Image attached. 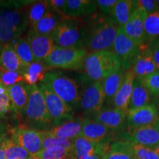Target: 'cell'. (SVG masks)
Wrapping results in <instances>:
<instances>
[{
    "mask_svg": "<svg viewBox=\"0 0 159 159\" xmlns=\"http://www.w3.org/2000/svg\"><path fill=\"white\" fill-rule=\"evenodd\" d=\"M80 136L91 142L106 145H111L116 141V134L103 125L89 118L83 119Z\"/></svg>",
    "mask_w": 159,
    "mask_h": 159,
    "instance_id": "13",
    "label": "cell"
},
{
    "mask_svg": "<svg viewBox=\"0 0 159 159\" xmlns=\"http://www.w3.org/2000/svg\"><path fill=\"white\" fill-rule=\"evenodd\" d=\"M37 85L43 95L52 127L57 126L74 119V111L63 99L52 92L42 83H39Z\"/></svg>",
    "mask_w": 159,
    "mask_h": 159,
    "instance_id": "8",
    "label": "cell"
},
{
    "mask_svg": "<svg viewBox=\"0 0 159 159\" xmlns=\"http://www.w3.org/2000/svg\"><path fill=\"white\" fill-rule=\"evenodd\" d=\"M152 97L148 89L144 87L141 80L138 78L135 79L132 94H131L128 111L142 108L145 105L152 102Z\"/></svg>",
    "mask_w": 159,
    "mask_h": 159,
    "instance_id": "28",
    "label": "cell"
},
{
    "mask_svg": "<svg viewBox=\"0 0 159 159\" xmlns=\"http://www.w3.org/2000/svg\"><path fill=\"white\" fill-rule=\"evenodd\" d=\"M41 83L63 99L73 111L80 107L82 94L80 91L79 85L74 79L61 71H52L46 73Z\"/></svg>",
    "mask_w": 159,
    "mask_h": 159,
    "instance_id": "5",
    "label": "cell"
},
{
    "mask_svg": "<svg viewBox=\"0 0 159 159\" xmlns=\"http://www.w3.org/2000/svg\"><path fill=\"white\" fill-rule=\"evenodd\" d=\"M105 156H101V155H91V156H87L83 158V159H104Z\"/></svg>",
    "mask_w": 159,
    "mask_h": 159,
    "instance_id": "46",
    "label": "cell"
},
{
    "mask_svg": "<svg viewBox=\"0 0 159 159\" xmlns=\"http://www.w3.org/2000/svg\"><path fill=\"white\" fill-rule=\"evenodd\" d=\"M152 43H153V42H152ZM154 43H156V44H158V45L159 46V39H157L156 41H154Z\"/></svg>",
    "mask_w": 159,
    "mask_h": 159,
    "instance_id": "53",
    "label": "cell"
},
{
    "mask_svg": "<svg viewBox=\"0 0 159 159\" xmlns=\"http://www.w3.org/2000/svg\"><path fill=\"white\" fill-rule=\"evenodd\" d=\"M6 91V87L2 84V83L0 80V92H3V91Z\"/></svg>",
    "mask_w": 159,
    "mask_h": 159,
    "instance_id": "50",
    "label": "cell"
},
{
    "mask_svg": "<svg viewBox=\"0 0 159 159\" xmlns=\"http://www.w3.org/2000/svg\"><path fill=\"white\" fill-rule=\"evenodd\" d=\"M116 2L117 0H97L96 1L97 9L102 14L108 16H110Z\"/></svg>",
    "mask_w": 159,
    "mask_h": 159,
    "instance_id": "41",
    "label": "cell"
},
{
    "mask_svg": "<svg viewBox=\"0 0 159 159\" xmlns=\"http://www.w3.org/2000/svg\"><path fill=\"white\" fill-rule=\"evenodd\" d=\"M6 159H30L32 156L25 149L13 142L11 138H6L2 143Z\"/></svg>",
    "mask_w": 159,
    "mask_h": 159,
    "instance_id": "33",
    "label": "cell"
},
{
    "mask_svg": "<svg viewBox=\"0 0 159 159\" xmlns=\"http://www.w3.org/2000/svg\"><path fill=\"white\" fill-rule=\"evenodd\" d=\"M125 72L126 71L121 67L119 70L111 74L102 80V84L105 97V102L108 104H112L113 99L124 80Z\"/></svg>",
    "mask_w": 159,
    "mask_h": 159,
    "instance_id": "27",
    "label": "cell"
},
{
    "mask_svg": "<svg viewBox=\"0 0 159 159\" xmlns=\"http://www.w3.org/2000/svg\"><path fill=\"white\" fill-rule=\"evenodd\" d=\"M2 45L0 43V55H1V52H2Z\"/></svg>",
    "mask_w": 159,
    "mask_h": 159,
    "instance_id": "54",
    "label": "cell"
},
{
    "mask_svg": "<svg viewBox=\"0 0 159 159\" xmlns=\"http://www.w3.org/2000/svg\"><path fill=\"white\" fill-rule=\"evenodd\" d=\"M11 139L13 142L25 149L31 156L42 150L43 135L41 130L27 127H19L12 130Z\"/></svg>",
    "mask_w": 159,
    "mask_h": 159,
    "instance_id": "12",
    "label": "cell"
},
{
    "mask_svg": "<svg viewBox=\"0 0 159 159\" xmlns=\"http://www.w3.org/2000/svg\"><path fill=\"white\" fill-rule=\"evenodd\" d=\"M144 30L148 44L159 39V11L147 16L144 21Z\"/></svg>",
    "mask_w": 159,
    "mask_h": 159,
    "instance_id": "32",
    "label": "cell"
},
{
    "mask_svg": "<svg viewBox=\"0 0 159 159\" xmlns=\"http://www.w3.org/2000/svg\"><path fill=\"white\" fill-rule=\"evenodd\" d=\"M10 100L18 112L19 118L22 119L28 102V94L26 83L21 82L6 88Z\"/></svg>",
    "mask_w": 159,
    "mask_h": 159,
    "instance_id": "23",
    "label": "cell"
},
{
    "mask_svg": "<svg viewBox=\"0 0 159 159\" xmlns=\"http://www.w3.org/2000/svg\"><path fill=\"white\" fill-rule=\"evenodd\" d=\"M10 44L13 47L15 52L26 68L35 61L30 46L26 39L19 38Z\"/></svg>",
    "mask_w": 159,
    "mask_h": 159,
    "instance_id": "31",
    "label": "cell"
},
{
    "mask_svg": "<svg viewBox=\"0 0 159 159\" xmlns=\"http://www.w3.org/2000/svg\"><path fill=\"white\" fill-rule=\"evenodd\" d=\"M83 119L77 118L67 121L63 124L51 128L47 130H41L47 136L61 139L74 140L80 136Z\"/></svg>",
    "mask_w": 159,
    "mask_h": 159,
    "instance_id": "20",
    "label": "cell"
},
{
    "mask_svg": "<svg viewBox=\"0 0 159 159\" xmlns=\"http://www.w3.org/2000/svg\"><path fill=\"white\" fill-rule=\"evenodd\" d=\"M7 134L0 135V147H1L2 144L4 141H5V139L7 138Z\"/></svg>",
    "mask_w": 159,
    "mask_h": 159,
    "instance_id": "49",
    "label": "cell"
},
{
    "mask_svg": "<svg viewBox=\"0 0 159 159\" xmlns=\"http://www.w3.org/2000/svg\"><path fill=\"white\" fill-rule=\"evenodd\" d=\"M152 103H154V104L156 105V106L157 108V111H158V117H159V98L158 99H153V100H152Z\"/></svg>",
    "mask_w": 159,
    "mask_h": 159,
    "instance_id": "48",
    "label": "cell"
},
{
    "mask_svg": "<svg viewBox=\"0 0 159 159\" xmlns=\"http://www.w3.org/2000/svg\"><path fill=\"white\" fill-rule=\"evenodd\" d=\"M26 39L30 46L35 60L37 61H44L55 47L50 35L38 34L31 29L27 33Z\"/></svg>",
    "mask_w": 159,
    "mask_h": 159,
    "instance_id": "17",
    "label": "cell"
},
{
    "mask_svg": "<svg viewBox=\"0 0 159 159\" xmlns=\"http://www.w3.org/2000/svg\"><path fill=\"white\" fill-rule=\"evenodd\" d=\"M63 18L64 17L50 9L37 23L32 26L31 30L38 34L50 35Z\"/></svg>",
    "mask_w": 159,
    "mask_h": 159,
    "instance_id": "26",
    "label": "cell"
},
{
    "mask_svg": "<svg viewBox=\"0 0 159 159\" xmlns=\"http://www.w3.org/2000/svg\"><path fill=\"white\" fill-rule=\"evenodd\" d=\"M139 50L140 47L125 34L122 27H119L112 52L120 60L121 66L125 71L131 69Z\"/></svg>",
    "mask_w": 159,
    "mask_h": 159,
    "instance_id": "10",
    "label": "cell"
},
{
    "mask_svg": "<svg viewBox=\"0 0 159 159\" xmlns=\"http://www.w3.org/2000/svg\"><path fill=\"white\" fill-rule=\"evenodd\" d=\"M136 2L137 5L144 10L148 14L159 11V6L156 0H138Z\"/></svg>",
    "mask_w": 159,
    "mask_h": 159,
    "instance_id": "42",
    "label": "cell"
},
{
    "mask_svg": "<svg viewBox=\"0 0 159 159\" xmlns=\"http://www.w3.org/2000/svg\"><path fill=\"white\" fill-rule=\"evenodd\" d=\"M144 87L148 89L153 99L159 98V71H156L142 79H139Z\"/></svg>",
    "mask_w": 159,
    "mask_h": 159,
    "instance_id": "38",
    "label": "cell"
},
{
    "mask_svg": "<svg viewBox=\"0 0 159 159\" xmlns=\"http://www.w3.org/2000/svg\"><path fill=\"white\" fill-rule=\"evenodd\" d=\"M19 118L18 112L10 100L7 91L0 92V119Z\"/></svg>",
    "mask_w": 159,
    "mask_h": 159,
    "instance_id": "35",
    "label": "cell"
},
{
    "mask_svg": "<svg viewBox=\"0 0 159 159\" xmlns=\"http://www.w3.org/2000/svg\"><path fill=\"white\" fill-rule=\"evenodd\" d=\"M10 127L5 122V121L0 119V135L7 134L10 130Z\"/></svg>",
    "mask_w": 159,
    "mask_h": 159,
    "instance_id": "45",
    "label": "cell"
},
{
    "mask_svg": "<svg viewBox=\"0 0 159 159\" xmlns=\"http://www.w3.org/2000/svg\"><path fill=\"white\" fill-rule=\"evenodd\" d=\"M50 10L48 1L33 2L27 9L28 23L34 25Z\"/></svg>",
    "mask_w": 159,
    "mask_h": 159,
    "instance_id": "34",
    "label": "cell"
},
{
    "mask_svg": "<svg viewBox=\"0 0 159 159\" xmlns=\"http://www.w3.org/2000/svg\"><path fill=\"white\" fill-rule=\"evenodd\" d=\"M131 70L138 79H142L157 71L150 44L140 47Z\"/></svg>",
    "mask_w": 159,
    "mask_h": 159,
    "instance_id": "19",
    "label": "cell"
},
{
    "mask_svg": "<svg viewBox=\"0 0 159 159\" xmlns=\"http://www.w3.org/2000/svg\"><path fill=\"white\" fill-rule=\"evenodd\" d=\"M147 16L148 13L146 11L137 5L129 21L122 27L125 34L132 39L139 47L148 45L144 30V21Z\"/></svg>",
    "mask_w": 159,
    "mask_h": 159,
    "instance_id": "14",
    "label": "cell"
},
{
    "mask_svg": "<svg viewBox=\"0 0 159 159\" xmlns=\"http://www.w3.org/2000/svg\"><path fill=\"white\" fill-rule=\"evenodd\" d=\"M159 119L158 111L154 103L143 106L127 113V125L128 129H135L151 125Z\"/></svg>",
    "mask_w": 159,
    "mask_h": 159,
    "instance_id": "16",
    "label": "cell"
},
{
    "mask_svg": "<svg viewBox=\"0 0 159 159\" xmlns=\"http://www.w3.org/2000/svg\"><path fill=\"white\" fill-rule=\"evenodd\" d=\"M156 3L158 5V6H159V0H156Z\"/></svg>",
    "mask_w": 159,
    "mask_h": 159,
    "instance_id": "55",
    "label": "cell"
},
{
    "mask_svg": "<svg viewBox=\"0 0 159 159\" xmlns=\"http://www.w3.org/2000/svg\"><path fill=\"white\" fill-rule=\"evenodd\" d=\"M116 141H128L155 149L159 144V119L152 124L135 129H127L116 136Z\"/></svg>",
    "mask_w": 159,
    "mask_h": 159,
    "instance_id": "9",
    "label": "cell"
},
{
    "mask_svg": "<svg viewBox=\"0 0 159 159\" xmlns=\"http://www.w3.org/2000/svg\"><path fill=\"white\" fill-rule=\"evenodd\" d=\"M71 156L70 152L59 147H52L45 150H41L37 154L32 156L33 159H59Z\"/></svg>",
    "mask_w": 159,
    "mask_h": 159,
    "instance_id": "37",
    "label": "cell"
},
{
    "mask_svg": "<svg viewBox=\"0 0 159 159\" xmlns=\"http://www.w3.org/2000/svg\"><path fill=\"white\" fill-rule=\"evenodd\" d=\"M105 102L102 82L88 83L81 95L80 107L86 115H94L102 110Z\"/></svg>",
    "mask_w": 159,
    "mask_h": 159,
    "instance_id": "11",
    "label": "cell"
},
{
    "mask_svg": "<svg viewBox=\"0 0 159 159\" xmlns=\"http://www.w3.org/2000/svg\"><path fill=\"white\" fill-rule=\"evenodd\" d=\"M127 114L119 109L103 108L94 116V120L108 128L116 136L128 129Z\"/></svg>",
    "mask_w": 159,
    "mask_h": 159,
    "instance_id": "15",
    "label": "cell"
},
{
    "mask_svg": "<svg viewBox=\"0 0 159 159\" xmlns=\"http://www.w3.org/2000/svg\"><path fill=\"white\" fill-rule=\"evenodd\" d=\"M111 145L99 144L91 142L83 136H79L73 140L71 157L73 159H83L91 155H101L105 156L108 154Z\"/></svg>",
    "mask_w": 159,
    "mask_h": 159,
    "instance_id": "18",
    "label": "cell"
},
{
    "mask_svg": "<svg viewBox=\"0 0 159 159\" xmlns=\"http://www.w3.org/2000/svg\"><path fill=\"white\" fill-rule=\"evenodd\" d=\"M97 10V3L94 0H66L63 16L76 19L83 16L94 14Z\"/></svg>",
    "mask_w": 159,
    "mask_h": 159,
    "instance_id": "22",
    "label": "cell"
},
{
    "mask_svg": "<svg viewBox=\"0 0 159 159\" xmlns=\"http://www.w3.org/2000/svg\"><path fill=\"white\" fill-rule=\"evenodd\" d=\"M121 67L120 60L112 51H102L89 53L83 61L81 70L86 83L102 82Z\"/></svg>",
    "mask_w": 159,
    "mask_h": 159,
    "instance_id": "3",
    "label": "cell"
},
{
    "mask_svg": "<svg viewBox=\"0 0 159 159\" xmlns=\"http://www.w3.org/2000/svg\"><path fill=\"white\" fill-rule=\"evenodd\" d=\"M84 25L85 32V49L89 53L112 51L119 27L110 16L92 14Z\"/></svg>",
    "mask_w": 159,
    "mask_h": 159,
    "instance_id": "2",
    "label": "cell"
},
{
    "mask_svg": "<svg viewBox=\"0 0 159 159\" xmlns=\"http://www.w3.org/2000/svg\"><path fill=\"white\" fill-rule=\"evenodd\" d=\"M88 54L89 52L84 48H62L55 46L43 62L49 68L81 70L83 61Z\"/></svg>",
    "mask_w": 159,
    "mask_h": 159,
    "instance_id": "7",
    "label": "cell"
},
{
    "mask_svg": "<svg viewBox=\"0 0 159 159\" xmlns=\"http://www.w3.org/2000/svg\"><path fill=\"white\" fill-rule=\"evenodd\" d=\"M28 102L21 120L27 128L38 130H47L52 128L43 95L38 85L26 84Z\"/></svg>",
    "mask_w": 159,
    "mask_h": 159,
    "instance_id": "4",
    "label": "cell"
},
{
    "mask_svg": "<svg viewBox=\"0 0 159 159\" xmlns=\"http://www.w3.org/2000/svg\"><path fill=\"white\" fill-rule=\"evenodd\" d=\"M48 2L51 10L63 16V11L66 7V0H50L48 1Z\"/></svg>",
    "mask_w": 159,
    "mask_h": 159,
    "instance_id": "43",
    "label": "cell"
},
{
    "mask_svg": "<svg viewBox=\"0 0 159 159\" xmlns=\"http://www.w3.org/2000/svg\"><path fill=\"white\" fill-rule=\"evenodd\" d=\"M104 159H136L132 152L131 142L115 141L111 144L108 154Z\"/></svg>",
    "mask_w": 159,
    "mask_h": 159,
    "instance_id": "30",
    "label": "cell"
},
{
    "mask_svg": "<svg viewBox=\"0 0 159 159\" xmlns=\"http://www.w3.org/2000/svg\"><path fill=\"white\" fill-rule=\"evenodd\" d=\"M0 66L9 71H18L21 75H23L26 69L10 43L2 46L0 55Z\"/></svg>",
    "mask_w": 159,
    "mask_h": 159,
    "instance_id": "25",
    "label": "cell"
},
{
    "mask_svg": "<svg viewBox=\"0 0 159 159\" xmlns=\"http://www.w3.org/2000/svg\"><path fill=\"white\" fill-rule=\"evenodd\" d=\"M150 47L151 49H152V56H153L156 69L157 71H159V46L153 42L150 43Z\"/></svg>",
    "mask_w": 159,
    "mask_h": 159,
    "instance_id": "44",
    "label": "cell"
},
{
    "mask_svg": "<svg viewBox=\"0 0 159 159\" xmlns=\"http://www.w3.org/2000/svg\"><path fill=\"white\" fill-rule=\"evenodd\" d=\"M30 159H33V158H30Z\"/></svg>",
    "mask_w": 159,
    "mask_h": 159,
    "instance_id": "56",
    "label": "cell"
},
{
    "mask_svg": "<svg viewBox=\"0 0 159 159\" xmlns=\"http://www.w3.org/2000/svg\"><path fill=\"white\" fill-rule=\"evenodd\" d=\"M50 36L56 47L85 49L84 25L77 19L63 18Z\"/></svg>",
    "mask_w": 159,
    "mask_h": 159,
    "instance_id": "6",
    "label": "cell"
},
{
    "mask_svg": "<svg viewBox=\"0 0 159 159\" xmlns=\"http://www.w3.org/2000/svg\"><path fill=\"white\" fill-rule=\"evenodd\" d=\"M31 2H0V43H12L25 31L28 25L27 9Z\"/></svg>",
    "mask_w": 159,
    "mask_h": 159,
    "instance_id": "1",
    "label": "cell"
},
{
    "mask_svg": "<svg viewBox=\"0 0 159 159\" xmlns=\"http://www.w3.org/2000/svg\"><path fill=\"white\" fill-rule=\"evenodd\" d=\"M43 135V142H42V150L52 148V147H59L64 149L71 154L73 147V140H67V139H61L55 137L49 136L45 135L41 131Z\"/></svg>",
    "mask_w": 159,
    "mask_h": 159,
    "instance_id": "36",
    "label": "cell"
},
{
    "mask_svg": "<svg viewBox=\"0 0 159 159\" xmlns=\"http://www.w3.org/2000/svg\"><path fill=\"white\" fill-rule=\"evenodd\" d=\"M135 79L136 76L131 69L126 71L122 84L121 85L112 101L114 108L124 111L126 114L128 112L129 103L134 89Z\"/></svg>",
    "mask_w": 159,
    "mask_h": 159,
    "instance_id": "21",
    "label": "cell"
},
{
    "mask_svg": "<svg viewBox=\"0 0 159 159\" xmlns=\"http://www.w3.org/2000/svg\"><path fill=\"white\" fill-rule=\"evenodd\" d=\"M155 150H156V152H158V153L159 154V144H158V145H157V146H156V148H155Z\"/></svg>",
    "mask_w": 159,
    "mask_h": 159,
    "instance_id": "52",
    "label": "cell"
},
{
    "mask_svg": "<svg viewBox=\"0 0 159 159\" xmlns=\"http://www.w3.org/2000/svg\"><path fill=\"white\" fill-rule=\"evenodd\" d=\"M0 159H6L5 155V149H4L3 144H2L0 147Z\"/></svg>",
    "mask_w": 159,
    "mask_h": 159,
    "instance_id": "47",
    "label": "cell"
},
{
    "mask_svg": "<svg viewBox=\"0 0 159 159\" xmlns=\"http://www.w3.org/2000/svg\"><path fill=\"white\" fill-rule=\"evenodd\" d=\"M59 159H73V158H72V157H71V156H69L64 157V158H59Z\"/></svg>",
    "mask_w": 159,
    "mask_h": 159,
    "instance_id": "51",
    "label": "cell"
},
{
    "mask_svg": "<svg viewBox=\"0 0 159 159\" xmlns=\"http://www.w3.org/2000/svg\"><path fill=\"white\" fill-rule=\"evenodd\" d=\"M49 67L43 61H35L29 65L23 73V81L29 85H37L43 80Z\"/></svg>",
    "mask_w": 159,
    "mask_h": 159,
    "instance_id": "29",
    "label": "cell"
},
{
    "mask_svg": "<svg viewBox=\"0 0 159 159\" xmlns=\"http://www.w3.org/2000/svg\"><path fill=\"white\" fill-rule=\"evenodd\" d=\"M0 80L6 88L23 82V76L18 71H9L0 66Z\"/></svg>",
    "mask_w": 159,
    "mask_h": 159,
    "instance_id": "39",
    "label": "cell"
},
{
    "mask_svg": "<svg viewBox=\"0 0 159 159\" xmlns=\"http://www.w3.org/2000/svg\"><path fill=\"white\" fill-rule=\"evenodd\" d=\"M137 7L135 0H118L110 18L119 27L126 25Z\"/></svg>",
    "mask_w": 159,
    "mask_h": 159,
    "instance_id": "24",
    "label": "cell"
},
{
    "mask_svg": "<svg viewBox=\"0 0 159 159\" xmlns=\"http://www.w3.org/2000/svg\"><path fill=\"white\" fill-rule=\"evenodd\" d=\"M132 152L136 159H159V154L153 148L131 143Z\"/></svg>",
    "mask_w": 159,
    "mask_h": 159,
    "instance_id": "40",
    "label": "cell"
}]
</instances>
